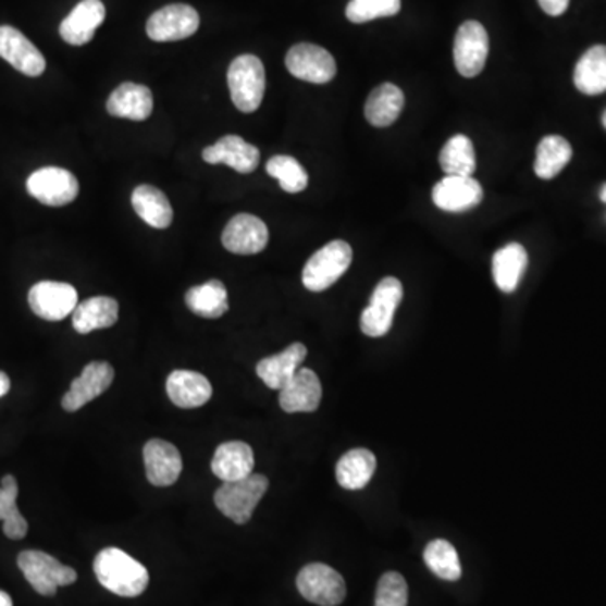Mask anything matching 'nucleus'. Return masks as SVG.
Wrapping results in <instances>:
<instances>
[{
	"label": "nucleus",
	"mask_w": 606,
	"mask_h": 606,
	"mask_svg": "<svg viewBox=\"0 0 606 606\" xmlns=\"http://www.w3.org/2000/svg\"><path fill=\"white\" fill-rule=\"evenodd\" d=\"M94 569L101 586L113 595L135 598L149 586L150 577L146 566L119 547L101 549L95 558Z\"/></svg>",
	"instance_id": "1"
},
{
	"label": "nucleus",
	"mask_w": 606,
	"mask_h": 606,
	"mask_svg": "<svg viewBox=\"0 0 606 606\" xmlns=\"http://www.w3.org/2000/svg\"><path fill=\"white\" fill-rule=\"evenodd\" d=\"M269 487L270 482L267 477L251 473L236 482H224L214 494V504L223 516L243 525L251 519Z\"/></svg>",
	"instance_id": "2"
},
{
	"label": "nucleus",
	"mask_w": 606,
	"mask_h": 606,
	"mask_svg": "<svg viewBox=\"0 0 606 606\" xmlns=\"http://www.w3.org/2000/svg\"><path fill=\"white\" fill-rule=\"evenodd\" d=\"M227 85L231 100L239 112H257L267 88V76L260 58L255 54H242L236 58L227 70Z\"/></svg>",
	"instance_id": "3"
},
{
	"label": "nucleus",
	"mask_w": 606,
	"mask_h": 606,
	"mask_svg": "<svg viewBox=\"0 0 606 606\" xmlns=\"http://www.w3.org/2000/svg\"><path fill=\"white\" fill-rule=\"evenodd\" d=\"M353 263V248L343 239H334L309 258L301 273L304 287L310 292L331 288Z\"/></svg>",
	"instance_id": "4"
},
{
	"label": "nucleus",
	"mask_w": 606,
	"mask_h": 606,
	"mask_svg": "<svg viewBox=\"0 0 606 606\" xmlns=\"http://www.w3.org/2000/svg\"><path fill=\"white\" fill-rule=\"evenodd\" d=\"M17 566L30 586L42 596L57 595L58 588L70 586L78 578L75 569L61 565L57 558L42 551H23L17 558Z\"/></svg>",
	"instance_id": "5"
},
{
	"label": "nucleus",
	"mask_w": 606,
	"mask_h": 606,
	"mask_svg": "<svg viewBox=\"0 0 606 606\" xmlns=\"http://www.w3.org/2000/svg\"><path fill=\"white\" fill-rule=\"evenodd\" d=\"M403 300V285L395 276H386L372 292L361 313V331L368 337H383L393 327L396 309Z\"/></svg>",
	"instance_id": "6"
},
{
	"label": "nucleus",
	"mask_w": 606,
	"mask_h": 606,
	"mask_svg": "<svg viewBox=\"0 0 606 606\" xmlns=\"http://www.w3.org/2000/svg\"><path fill=\"white\" fill-rule=\"evenodd\" d=\"M297 588L307 602L319 606H337L346 598V581L331 566L312 562L301 569Z\"/></svg>",
	"instance_id": "7"
},
{
	"label": "nucleus",
	"mask_w": 606,
	"mask_h": 606,
	"mask_svg": "<svg viewBox=\"0 0 606 606\" xmlns=\"http://www.w3.org/2000/svg\"><path fill=\"white\" fill-rule=\"evenodd\" d=\"M26 187L36 201L52 208L70 205L79 194L78 180L61 168H42L33 172Z\"/></svg>",
	"instance_id": "8"
},
{
	"label": "nucleus",
	"mask_w": 606,
	"mask_h": 606,
	"mask_svg": "<svg viewBox=\"0 0 606 606\" xmlns=\"http://www.w3.org/2000/svg\"><path fill=\"white\" fill-rule=\"evenodd\" d=\"M488 57V34L477 21H467L455 36V67L463 78H475L485 67Z\"/></svg>",
	"instance_id": "9"
},
{
	"label": "nucleus",
	"mask_w": 606,
	"mask_h": 606,
	"mask_svg": "<svg viewBox=\"0 0 606 606\" xmlns=\"http://www.w3.org/2000/svg\"><path fill=\"white\" fill-rule=\"evenodd\" d=\"M285 64L292 76L313 85H325L337 75V64L331 52L309 42L290 48Z\"/></svg>",
	"instance_id": "10"
},
{
	"label": "nucleus",
	"mask_w": 606,
	"mask_h": 606,
	"mask_svg": "<svg viewBox=\"0 0 606 606\" xmlns=\"http://www.w3.org/2000/svg\"><path fill=\"white\" fill-rule=\"evenodd\" d=\"M30 310L48 322H60L78 306V292L70 283L39 282L29 290Z\"/></svg>",
	"instance_id": "11"
},
{
	"label": "nucleus",
	"mask_w": 606,
	"mask_h": 606,
	"mask_svg": "<svg viewBox=\"0 0 606 606\" xmlns=\"http://www.w3.org/2000/svg\"><path fill=\"white\" fill-rule=\"evenodd\" d=\"M199 14L186 4L159 9L147 21V36L152 41L171 42L190 38L199 29Z\"/></svg>",
	"instance_id": "12"
},
{
	"label": "nucleus",
	"mask_w": 606,
	"mask_h": 606,
	"mask_svg": "<svg viewBox=\"0 0 606 606\" xmlns=\"http://www.w3.org/2000/svg\"><path fill=\"white\" fill-rule=\"evenodd\" d=\"M115 380V369L104 361H94L86 364L82 374L71 383L70 391L64 395L63 408L70 413L78 411L83 406L103 395Z\"/></svg>",
	"instance_id": "13"
},
{
	"label": "nucleus",
	"mask_w": 606,
	"mask_h": 606,
	"mask_svg": "<svg viewBox=\"0 0 606 606\" xmlns=\"http://www.w3.org/2000/svg\"><path fill=\"white\" fill-rule=\"evenodd\" d=\"M269 227L260 218L242 212L227 223L223 231L224 248L235 255L261 253L269 245Z\"/></svg>",
	"instance_id": "14"
},
{
	"label": "nucleus",
	"mask_w": 606,
	"mask_h": 606,
	"mask_svg": "<svg viewBox=\"0 0 606 606\" xmlns=\"http://www.w3.org/2000/svg\"><path fill=\"white\" fill-rule=\"evenodd\" d=\"M0 58L30 78H38L46 70L42 52L12 26H0Z\"/></svg>",
	"instance_id": "15"
},
{
	"label": "nucleus",
	"mask_w": 606,
	"mask_h": 606,
	"mask_svg": "<svg viewBox=\"0 0 606 606\" xmlns=\"http://www.w3.org/2000/svg\"><path fill=\"white\" fill-rule=\"evenodd\" d=\"M432 199L436 208L447 212H466L484 199V189L473 177L445 175L432 190Z\"/></svg>",
	"instance_id": "16"
},
{
	"label": "nucleus",
	"mask_w": 606,
	"mask_h": 606,
	"mask_svg": "<svg viewBox=\"0 0 606 606\" xmlns=\"http://www.w3.org/2000/svg\"><path fill=\"white\" fill-rule=\"evenodd\" d=\"M147 479L156 487H169L180 480L183 457L180 450L165 440H150L144 447Z\"/></svg>",
	"instance_id": "17"
},
{
	"label": "nucleus",
	"mask_w": 606,
	"mask_h": 606,
	"mask_svg": "<svg viewBox=\"0 0 606 606\" xmlns=\"http://www.w3.org/2000/svg\"><path fill=\"white\" fill-rule=\"evenodd\" d=\"M280 406L285 413H312L322 401V384L312 369L300 368L280 389Z\"/></svg>",
	"instance_id": "18"
},
{
	"label": "nucleus",
	"mask_w": 606,
	"mask_h": 606,
	"mask_svg": "<svg viewBox=\"0 0 606 606\" xmlns=\"http://www.w3.org/2000/svg\"><path fill=\"white\" fill-rule=\"evenodd\" d=\"M202 159L208 164H224L239 174H251L260 164V150L238 135H226L214 146L206 147Z\"/></svg>",
	"instance_id": "19"
},
{
	"label": "nucleus",
	"mask_w": 606,
	"mask_h": 606,
	"mask_svg": "<svg viewBox=\"0 0 606 606\" xmlns=\"http://www.w3.org/2000/svg\"><path fill=\"white\" fill-rule=\"evenodd\" d=\"M104 15L107 9L101 0H82L61 23V38L71 46L88 45L103 23Z\"/></svg>",
	"instance_id": "20"
},
{
	"label": "nucleus",
	"mask_w": 606,
	"mask_h": 606,
	"mask_svg": "<svg viewBox=\"0 0 606 606\" xmlns=\"http://www.w3.org/2000/svg\"><path fill=\"white\" fill-rule=\"evenodd\" d=\"M152 91L147 86L137 85V83H123L113 90L107 101V112L116 119L144 122L152 115Z\"/></svg>",
	"instance_id": "21"
},
{
	"label": "nucleus",
	"mask_w": 606,
	"mask_h": 606,
	"mask_svg": "<svg viewBox=\"0 0 606 606\" xmlns=\"http://www.w3.org/2000/svg\"><path fill=\"white\" fill-rule=\"evenodd\" d=\"M211 470L223 482L246 479L255 470V454L245 442L221 443L211 460Z\"/></svg>",
	"instance_id": "22"
},
{
	"label": "nucleus",
	"mask_w": 606,
	"mask_h": 606,
	"mask_svg": "<svg viewBox=\"0 0 606 606\" xmlns=\"http://www.w3.org/2000/svg\"><path fill=\"white\" fill-rule=\"evenodd\" d=\"M168 396L175 406L184 409L199 408L211 399L212 386L201 372L180 369L169 374Z\"/></svg>",
	"instance_id": "23"
},
{
	"label": "nucleus",
	"mask_w": 606,
	"mask_h": 606,
	"mask_svg": "<svg viewBox=\"0 0 606 606\" xmlns=\"http://www.w3.org/2000/svg\"><path fill=\"white\" fill-rule=\"evenodd\" d=\"M307 347L295 343L275 356L261 359L257 364V374L270 389H282L288 381L294 378L295 372L300 369L301 362L306 361Z\"/></svg>",
	"instance_id": "24"
},
{
	"label": "nucleus",
	"mask_w": 606,
	"mask_h": 606,
	"mask_svg": "<svg viewBox=\"0 0 606 606\" xmlns=\"http://www.w3.org/2000/svg\"><path fill=\"white\" fill-rule=\"evenodd\" d=\"M529 257L524 246L509 243L495 251L492 258V275L495 285L504 294H514L528 269Z\"/></svg>",
	"instance_id": "25"
},
{
	"label": "nucleus",
	"mask_w": 606,
	"mask_h": 606,
	"mask_svg": "<svg viewBox=\"0 0 606 606\" xmlns=\"http://www.w3.org/2000/svg\"><path fill=\"white\" fill-rule=\"evenodd\" d=\"M405 109V94L393 83H383L369 95L364 115L372 127H389Z\"/></svg>",
	"instance_id": "26"
},
{
	"label": "nucleus",
	"mask_w": 606,
	"mask_h": 606,
	"mask_svg": "<svg viewBox=\"0 0 606 606\" xmlns=\"http://www.w3.org/2000/svg\"><path fill=\"white\" fill-rule=\"evenodd\" d=\"M376 472V457L368 448H354L343 455L335 467L338 485L347 491H361Z\"/></svg>",
	"instance_id": "27"
},
{
	"label": "nucleus",
	"mask_w": 606,
	"mask_h": 606,
	"mask_svg": "<svg viewBox=\"0 0 606 606\" xmlns=\"http://www.w3.org/2000/svg\"><path fill=\"white\" fill-rule=\"evenodd\" d=\"M119 320V301L112 297H94L82 301L73 312V327L78 334L109 329Z\"/></svg>",
	"instance_id": "28"
},
{
	"label": "nucleus",
	"mask_w": 606,
	"mask_h": 606,
	"mask_svg": "<svg viewBox=\"0 0 606 606\" xmlns=\"http://www.w3.org/2000/svg\"><path fill=\"white\" fill-rule=\"evenodd\" d=\"M132 206L140 220L146 221L156 230H165L174 220V211H172L168 196L149 184L135 187L134 194H132Z\"/></svg>",
	"instance_id": "29"
},
{
	"label": "nucleus",
	"mask_w": 606,
	"mask_h": 606,
	"mask_svg": "<svg viewBox=\"0 0 606 606\" xmlns=\"http://www.w3.org/2000/svg\"><path fill=\"white\" fill-rule=\"evenodd\" d=\"M186 306L190 312L202 319H220L230 309L224 283L220 280H209L198 287L190 288L186 294Z\"/></svg>",
	"instance_id": "30"
},
{
	"label": "nucleus",
	"mask_w": 606,
	"mask_h": 606,
	"mask_svg": "<svg viewBox=\"0 0 606 606\" xmlns=\"http://www.w3.org/2000/svg\"><path fill=\"white\" fill-rule=\"evenodd\" d=\"M574 86L581 94L602 95L606 91V46H593L574 67Z\"/></svg>",
	"instance_id": "31"
},
{
	"label": "nucleus",
	"mask_w": 606,
	"mask_h": 606,
	"mask_svg": "<svg viewBox=\"0 0 606 606\" xmlns=\"http://www.w3.org/2000/svg\"><path fill=\"white\" fill-rule=\"evenodd\" d=\"M571 157H573V149L566 138L559 135H547L537 146L534 171L540 180H555L556 175L569 164Z\"/></svg>",
	"instance_id": "32"
},
{
	"label": "nucleus",
	"mask_w": 606,
	"mask_h": 606,
	"mask_svg": "<svg viewBox=\"0 0 606 606\" xmlns=\"http://www.w3.org/2000/svg\"><path fill=\"white\" fill-rule=\"evenodd\" d=\"M440 168L447 175L472 177L477 168L472 140L466 135H454L440 152Z\"/></svg>",
	"instance_id": "33"
},
{
	"label": "nucleus",
	"mask_w": 606,
	"mask_h": 606,
	"mask_svg": "<svg viewBox=\"0 0 606 606\" xmlns=\"http://www.w3.org/2000/svg\"><path fill=\"white\" fill-rule=\"evenodd\" d=\"M20 485L14 475H5L0 482V521H4V534L9 540L26 537L29 525L17 507Z\"/></svg>",
	"instance_id": "34"
},
{
	"label": "nucleus",
	"mask_w": 606,
	"mask_h": 606,
	"mask_svg": "<svg viewBox=\"0 0 606 606\" xmlns=\"http://www.w3.org/2000/svg\"><path fill=\"white\" fill-rule=\"evenodd\" d=\"M424 565L430 571L445 581H457L461 578L460 558L454 544L445 540L428 543L423 553Z\"/></svg>",
	"instance_id": "35"
},
{
	"label": "nucleus",
	"mask_w": 606,
	"mask_h": 606,
	"mask_svg": "<svg viewBox=\"0 0 606 606\" xmlns=\"http://www.w3.org/2000/svg\"><path fill=\"white\" fill-rule=\"evenodd\" d=\"M267 172L275 177L285 193L297 194L309 186V174L297 159L290 156H275L267 162Z\"/></svg>",
	"instance_id": "36"
},
{
	"label": "nucleus",
	"mask_w": 606,
	"mask_h": 606,
	"mask_svg": "<svg viewBox=\"0 0 606 606\" xmlns=\"http://www.w3.org/2000/svg\"><path fill=\"white\" fill-rule=\"evenodd\" d=\"M401 11V0H350L346 17L354 24L371 23Z\"/></svg>",
	"instance_id": "37"
},
{
	"label": "nucleus",
	"mask_w": 606,
	"mask_h": 606,
	"mask_svg": "<svg viewBox=\"0 0 606 606\" xmlns=\"http://www.w3.org/2000/svg\"><path fill=\"white\" fill-rule=\"evenodd\" d=\"M374 606H408V583L401 574L389 571L381 577Z\"/></svg>",
	"instance_id": "38"
},
{
	"label": "nucleus",
	"mask_w": 606,
	"mask_h": 606,
	"mask_svg": "<svg viewBox=\"0 0 606 606\" xmlns=\"http://www.w3.org/2000/svg\"><path fill=\"white\" fill-rule=\"evenodd\" d=\"M537 2H540L541 9L553 17L565 14L569 5V0H537Z\"/></svg>",
	"instance_id": "39"
},
{
	"label": "nucleus",
	"mask_w": 606,
	"mask_h": 606,
	"mask_svg": "<svg viewBox=\"0 0 606 606\" xmlns=\"http://www.w3.org/2000/svg\"><path fill=\"white\" fill-rule=\"evenodd\" d=\"M9 391H11V380L5 372L0 371V398L8 395Z\"/></svg>",
	"instance_id": "40"
},
{
	"label": "nucleus",
	"mask_w": 606,
	"mask_h": 606,
	"mask_svg": "<svg viewBox=\"0 0 606 606\" xmlns=\"http://www.w3.org/2000/svg\"><path fill=\"white\" fill-rule=\"evenodd\" d=\"M0 606H12L11 596L5 592H0Z\"/></svg>",
	"instance_id": "41"
},
{
	"label": "nucleus",
	"mask_w": 606,
	"mask_h": 606,
	"mask_svg": "<svg viewBox=\"0 0 606 606\" xmlns=\"http://www.w3.org/2000/svg\"><path fill=\"white\" fill-rule=\"evenodd\" d=\"M599 199L606 205V184L602 187V190H599Z\"/></svg>",
	"instance_id": "42"
},
{
	"label": "nucleus",
	"mask_w": 606,
	"mask_h": 606,
	"mask_svg": "<svg viewBox=\"0 0 606 606\" xmlns=\"http://www.w3.org/2000/svg\"><path fill=\"white\" fill-rule=\"evenodd\" d=\"M603 127L606 128V110L605 113H603Z\"/></svg>",
	"instance_id": "43"
}]
</instances>
